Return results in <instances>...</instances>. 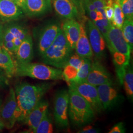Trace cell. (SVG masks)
I'll use <instances>...</instances> for the list:
<instances>
[{"label":"cell","mask_w":133,"mask_h":133,"mask_svg":"<svg viewBox=\"0 0 133 133\" xmlns=\"http://www.w3.org/2000/svg\"><path fill=\"white\" fill-rule=\"evenodd\" d=\"M100 132L99 129L94 128L93 126L88 124L82 127L81 129L77 132L78 133H98Z\"/></svg>","instance_id":"4dcf8cb0"},{"label":"cell","mask_w":133,"mask_h":133,"mask_svg":"<svg viewBox=\"0 0 133 133\" xmlns=\"http://www.w3.org/2000/svg\"><path fill=\"white\" fill-rule=\"evenodd\" d=\"M0 22V45L3 48V25Z\"/></svg>","instance_id":"836d02e7"},{"label":"cell","mask_w":133,"mask_h":133,"mask_svg":"<svg viewBox=\"0 0 133 133\" xmlns=\"http://www.w3.org/2000/svg\"><path fill=\"white\" fill-rule=\"evenodd\" d=\"M86 81L96 86L114 82L111 74L97 59L91 63L90 70Z\"/></svg>","instance_id":"8fae6325"},{"label":"cell","mask_w":133,"mask_h":133,"mask_svg":"<svg viewBox=\"0 0 133 133\" xmlns=\"http://www.w3.org/2000/svg\"><path fill=\"white\" fill-rule=\"evenodd\" d=\"M86 31L93 54L96 59L101 60L106 57V43L100 31L90 19H87Z\"/></svg>","instance_id":"ba28073f"},{"label":"cell","mask_w":133,"mask_h":133,"mask_svg":"<svg viewBox=\"0 0 133 133\" xmlns=\"http://www.w3.org/2000/svg\"><path fill=\"white\" fill-rule=\"evenodd\" d=\"M91 63L92 62L91 61V59L84 58V61L83 62L81 68H79L76 78L71 82H78L81 81H86V79L90 70Z\"/></svg>","instance_id":"4316f807"},{"label":"cell","mask_w":133,"mask_h":133,"mask_svg":"<svg viewBox=\"0 0 133 133\" xmlns=\"http://www.w3.org/2000/svg\"><path fill=\"white\" fill-rule=\"evenodd\" d=\"M108 37L109 42L107 45L111 54L118 53L131 58L132 51L124 38L121 29L115 27L111 24L108 30Z\"/></svg>","instance_id":"9c48e42d"},{"label":"cell","mask_w":133,"mask_h":133,"mask_svg":"<svg viewBox=\"0 0 133 133\" xmlns=\"http://www.w3.org/2000/svg\"><path fill=\"white\" fill-rule=\"evenodd\" d=\"M121 30L124 38L132 51L133 48V20L125 19Z\"/></svg>","instance_id":"484cf974"},{"label":"cell","mask_w":133,"mask_h":133,"mask_svg":"<svg viewBox=\"0 0 133 133\" xmlns=\"http://www.w3.org/2000/svg\"><path fill=\"white\" fill-rule=\"evenodd\" d=\"M84 58L80 57L76 53H73L63 67L62 75L63 79L69 83L74 81L81 66Z\"/></svg>","instance_id":"e0dca14e"},{"label":"cell","mask_w":133,"mask_h":133,"mask_svg":"<svg viewBox=\"0 0 133 133\" xmlns=\"http://www.w3.org/2000/svg\"><path fill=\"white\" fill-rule=\"evenodd\" d=\"M9 1H10L14 2V3H15L16 5H18L20 8H21L24 0H9Z\"/></svg>","instance_id":"e575fe53"},{"label":"cell","mask_w":133,"mask_h":133,"mask_svg":"<svg viewBox=\"0 0 133 133\" xmlns=\"http://www.w3.org/2000/svg\"><path fill=\"white\" fill-rule=\"evenodd\" d=\"M81 24L74 19H67L62 24V30L66 41L74 50L81 33Z\"/></svg>","instance_id":"ac0fdd59"},{"label":"cell","mask_w":133,"mask_h":133,"mask_svg":"<svg viewBox=\"0 0 133 133\" xmlns=\"http://www.w3.org/2000/svg\"><path fill=\"white\" fill-rule=\"evenodd\" d=\"M88 103L95 114H100L104 110L100 102L97 87L86 81L78 82H71L68 83Z\"/></svg>","instance_id":"8992f818"},{"label":"cell","mask_w":133,"mask_h":133,"mask_svg":"<svg viewBox=\"0 0 133 133\" xmlns=\"http://www.w3.org/2000/svg\"><path fill=\"white\" fill-rule=\"evenodd\" d=\"M0 69L5 71L8 78L15 76V64L14 59L3 48L0 51Z\"/></svg>","instance_id":"44dd1931"},{"label":"cell","mask_w":133,"mask_h":133,"mask_svg":"<svg viewBox=\"0 0 133 133\" xmlns=\"http://www.w3.org/2000/svg\"><path fill=\"white\" fill-rule=\"evenodd\" d=\"M92 4L97 9H105L107 5L106 0H91Z\"/></svg>","instance_id":"d6a6232c"},{"label":"cell","mask_w":133,"mask_h":133,"mask_svg":"<svg viewBox=\"0 0 133 133\" xmlns=\"http://www.w3.org/2000/svg\"><path fill=\"white\" fill-rule=\"evenodd\" d=\"M105 11L107 19L110 22H111L113 18L114 9L113 5H107L105 7Z\"/></svg>","instance_id":"1f68e13d"},{"label":"cell","mask_w":133,"mask_h":133,"mask_svg":"<svg viewBox=\"0 0 133 133\" xmlns=\"http://www.w3.org/2000/svg\"><path fill=\"white\" fill-rule=\"evenodd\" d=\"M53 132L52 120L48 109L44 114L37 127L35 130V133H52Z\"/></svg>","instance_id":"cb8c5ba5"},{"label":"cell","mask_w":133,"mask_h":133,"mask_svg":"<svg viewBox=\"0 0 133 133\" xmlns=\"http://www.w3.org/2000/svg\"><path fill=\"white\" fill-rule=\"evenodd\" d=\"M17 107L14 88L10 87L0 109V119L5 128L11 129L16 122L15 112Z\"/></svg>","instance_id":"30bf717a"},{"label":"cell","mask_w":133,"mask_h":133,"mask_svg":"<svg viewBox=\"0 0 133 133\" xmlns=\"http://www.w3.org/2000/svg\"><path fill=\"white\" fill-rule=\"evenodd\" d=\"M68 117L71 123L80 127L91 123L95 114L88 103L76 91L69 86Z\"/></svg>","instance_id":"7a4b0ae2"},{"label":"cell","mask_w":133,"mask_h":133,"mask_svg":"<svg viewBox=\"0 0 133 133\" xmlns=\"http://www.w3.org/2000/svg\"><path fill=\"white\" fill-rule=\"evenodd\" d=\"M113 7L114 12L111 23L115 27L121 29L125 18L117 0H114Z\"/></svg>","instance_id":"d4e9b609"},{"label":"cell","mask_w":133,"mask_h":133,"mask_svg":"<svg viewBox=\"0 0 133 133\" xmlns=\"http://www.w3.org/2000/svg\"><path fill=\"white\" fill-rule=\"evenodd\" d=\"M126 94L132 101L133 99V67L130 63L124 68L122 82Z\"/></svg>","instance_id":"7402d4cb"},{"label":"cell","mask_w":133,"mask_h":133,"mask_svg":"<svg viewBox=\"0 0 133 133\" xmlns=\"http://www.w3.org/2000/svg\"><path fill=\"white\" fill-rule=\"evenodd\" d=\"M49 104L48 101L42 99L29 114L24 121V123L28 126L29 129L33 133L43 119L44 114L48 109Z\"/></svg>","instance_id":"9a60e30c"},{"label":"cell","mask_w":133,"mask_h":133,"mask_svg":"<svg viewBox=\"0 0 133 133\" xmlns=\"http://www.w3.org/2000/svg\"><path fill=\"white\" fill-rule=\"evenodd\" d=\"M4 128H5V126H4V124L3 123L1 120L0 119V132H2L3 131V130Z\"/></svg>","instance_id":"d590c367"},{"label":"cell","mask_w":133,"mask_h":133,"mask_svg":"<svg viewBox=\"0 0 133 133\" xmlns=\"http://www.w3.org/2000/svg\"><path fill=\"white\" fill-rule=\"evenodd\" d=\"M97 87L100 102L104 110H111L118 106L123 101V96L119 92L114 82L103 84Z\"/></svg>","instance_id":"52a82bcc"},{"label":"cell","mask_w":133,"mask_h":133,"mask_svg":"<svg viewBox=\"0 0 133 133\" xmlns=\"http://www.w3.org/2000/svg\"><path fill=\"white\" fill-rule=\"evenodd\" d=\"M9 85V78L5 71L0 69V89H5Z\"/></svg>","instance_id":"f1b7e54d"},{"label":"cell","mask_w":133,"mask_h":133,"mask_svg":"<svg viewBox=\"0 0 133 133\" xmlns=\"http://www.w3.org/2000/svg\"><path fill=\"white\" fill-rule=\"evenodd\" d=\"M61 29L58 23L51 22L45 25L42 30L38 43V50L40 56L52 43Z\"/></svg>","instance_id":"7c38bea8"},{"label":"cell","mask_w":133,"mask_h":133,"mask_svg":"<svg viewBox=\"0 0 133 133\" xmlns=\"http://www.w3.org/2000/svg\"><path fill=\"white\" fill-rule=\"evenodd\" d=\"M125 19L133 20V0H117Z\"/></svg>","instance_id":"83f0119b"},{"label":"cell","mask_w":133,"mask_h":133,"mask_svg":"<svg viewBox=\"0 0 133 133\" xmlns=\"http://www.w3.org/2000/svg\"><path fill=\"white\" fill-rule=\"evenodd\" d=\"M69 102L68 90L62 89L56 93L54 103V117L55 124L58 128L65 129L69 127Z\"/></svg>","instance_id":"5b68a950"},{"label":"cell","mask_w":133,"mask_h":133,"mask_svg":"<svg viewBox=\"0 0 133 133\" xmlns=\"http://www.w3.org/2000/svg\"><path fill=\"white\" fill-rule=\"evenodd\" d=\"M3 99H2V96L0 95V109H1V107L2 105L3 104Z\"/></svg>","instance_id":"8d00e7d4"},{"label":"cell","mask_w":133,"mask_h":133,"mask_svg":"<svg viewBox=\"0 0 133 133\" xmlns=\"http://www.w3.org/2000/svg\"><path fill=\"white\" fill-rule=\"evenodd\" d=\"M2 50H3V48H2V46L0 45V51H2Z\"/></svg>","instance_id":"74e56055"},{"label":"cell","mask_w":133,"mask_h":133,"mask_svg":"<svg viewBox=\"0 0 133 133\" xmlns=\"http://www.w3.org/2000/svg\"><path fill=\"white\" fill-rule=\"evenodd\" d=\"M126 129L123 122H120L112 127L109 130V133H125Z\"/></svg>","instance_id":"f546056e"},{"label":"cell","mask_w":133,"mask_h":133,"mask_svg":"<svg viewBox=\"0 0 133 133\" xmlns=\"http://www.w3.org/2000/svg\"><path fill=\"white\" fill-rule=\"evenodd\" d=\"M52 0H24L21 9L29 17H37L51 10Z\"/></svg>","instance_id":"4fadbf2b"},{"label":"cell","mask_w":133,"mask_h":133,"mask_svg":"<svg viewBox=\"0 0 133 133\" xmlns=\"http://www.w3.org/2000/svg\"><path fill=\"white\" fill-rule=\"evenodd\" d=\"M80 28V36L75 48L76 53L82 58L91 59L94 54L86 33L85 26L84 24H81Z\"/></svg>","instance_id":"ffe728a7"},{"label":"cell","mask_w":133,"mask_h":133,"mask_svg":"<svg viewBox=\"0 0 133 133\" xmlns=\"http://www.w3.org/2000/svg\"><path fill=\"white\" fill-rule=\"evenodd\" d=\"M15 76L29 77L43 81L63 79L62 69L45 64L30 62L15 65Z\"/></svg>","instance_id":"277c9868"},{"label":"cell","mask_w":133,"mask_h":133,"mask_svg":"<svg viewBox=\"0 0 133 133\" xmlns=\"http://www.w3.org/2000/svg\"><path fill=\"white\" fill-rule=\"evenodd\" d=\"M26 28L18 24H9L3 27V43L13 42L15 38L23 32Z\"/></svg>","instance_id":"603a6c76"},{"label":"cell","mask_w":133,"mask_h":133,"mask_svg":"<svg viewBox=\"0 0 133 133\" xmlns=\"http://www.w3.org/2000/svg\"><path fill=\"white\" fill-rule=\"evenodd\" d=\"M52 82L32 84L20 82L14 86L17 107L15 112L16 122H24L29 114L54 85Z\"/></svg>","instance_id":"6da1fadb"},{"label":"cell","mask_w":133,"mask_h":133,"mask_svg":"<svg viewBox=\"0 0 133 133\" xmlns=\"http://www.w3.org/2000/svg\"><path fill=\"white\" fill-rule=\"evenodd\" d=\"M23 15L21 8L9 0H0V22L8 23L20 19Z\"/></svg>","instance_id":"5bb4252c"},{"label":"cell","mask_w":133,"mask_h":133,"mask_svg":"<svg viewBox=\"0 0 133 133\" xmlns=\"http://www.w3.org/2000/svg\"><path fill=\"white\" fill-rule=\"evenodd\" d=\"M73 50L61 29L52 43L41 57L44 64L62 69L74 53Z\"/></svg>","instance_id":"3957f363"},{"label":"cell","mask_w":133,"mask_h":133,"mask_svg":"<svg viewBox=\"0 0 133 133\" xmlns=\"http://www.w3.org/2000/svg\"><path fill=\"white\" fill-rule=\"evenodd\" d=\"M52 3L56 13L63 18L74 19L77 16V8L71 0H52Z\"/></svg>","instance_id":"d6986e66"},{"label":"cell","mask_w":133,"mask_h":133,"mask_svg":"<svg viewBox=\"0 0 133 133\" xmlns=\"http://www.w3.org/2000/svg\"><path fill=\"white\" fill-rule=\"evenodd\" d=\"M33 57V39L30 34H28L15 53V65H21L31 62Z\"/></svg>","instance_id":"2e32d148"}]
</instances>
